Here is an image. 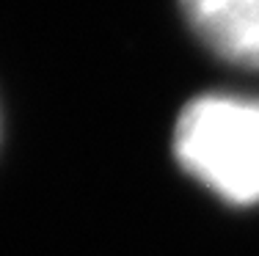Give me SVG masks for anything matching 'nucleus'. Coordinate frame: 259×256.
<instances>
[{
	"label": "nucleus",
	"instance_id": "obj_2",
	"mask_svg": "<svg viewBox=\"0 0 259 256\" xmlns=\"http://www.w3.org/2000/svg\"><path fill=\"white\" fill-rule=\"evenodd\" d=\"M185 20L224 61L259 69V0H180Z\"/></svg>",
	"mask_w": 259,
	"mask_h": 256
},
{
	"label": "nucleus",
	"instance_id": "obj_1",
	"mask_svg": "<svg viewBox=\"0 0 259 256\" xmlns=\"http://www.w3.org/2000/svg\"><path fill=\"white\" fill-rule=\"evenodd\" d=\"M174 155L218 198L237 207L259 204V99L196 96L177 119Z\"/></svg>",
	"mask_w": 259,
	"mask_h": 256
}]
</instances>
